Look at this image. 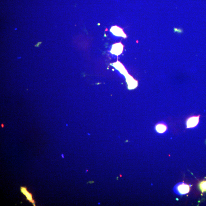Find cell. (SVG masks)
Wrapping results in <instances>:
<instances>
[{
    "mask_svg": "<svg viewBox=\"0 0 206 206\" xmlns=\"http://www.w3.org/2000/svg\"><path fill=\"white\" fill-rule=\"evenodd\" d=\"M173 190L175 194L183 195L188 194L190 190V186L183 182H179L174 186Z\"/></svg>",
    "mask_w": 206,
    "mask_h": 206,
    "instance_id": "obj_1",
    "label": "cell"
},
{
    "mask_svg": "<svg viewBox=\"0 0 206 206\" xmlns=\"http://www.w3.org/2000/svg\"><path fill=\"white\" fill-rule=\"evenodd\" d=\"M201 115L190 116L186 120V128H194L198 125Z\"/></svg>",
    "mask_w": 206,
    "mask_h": 206,
    "instance_id": "obj_2",
    "label": "cell"
},
{
    "mask_svg": "<svg viewBox=\"0 0 206 206\" xmlns=\"http://www.w3.org/2000/svg\"><path fill=\"white\" fill-rule=\"evenodd\" d=\"M124 46L121 42L116 43L113 45L110 52L113 54L118 55L123 52Z\"/></svg>",
    "mask_w": 206,
    "mask_h": 206,
    "instance_id": "obj_3",
    "label": "cell"
},
{
    "mask_svg": "<svg viewBox=\"0 0 206 206\" xmlns=\"http://www.w3.org/2000/svg\"><path fill=\"white\" fill-rule=\"evenodd\" d=\"M110 31L113 34L116 36L122 37L125 38H127L126 35L124 33L123 29L117 26L111 27Z\"/></svg>",
    "mask_w": 206,
    "mask_h": 206,
    "instance_id": "obj_4",
    "label": "cell"
},
{
    "mask_svg": "<svg viewBox=\"0 0 206 206\" xmlns=\"http://www.w3.org/2000/svg\"><path fill=\"white\" fill-rule=\"evenodd\" d=\"M20 190L22 194L25 195L26 199L30 203H32L34 206H36L35 202L33 200L32 194L28 191L26 187L22 186L20 187Z\"/></svg>",
    "mask_w": 206,
    "mask_h": 206,
    "instance_id": "obj_5",
    "label": "cell"
},
{
    "mask_svg": "<svg viewBox=\"0 0 206 206\" xmlns=\"http://www.w3.org/2000/svg\"><path fill=\"white\" fill-rule=\"evenodd\" d=\"M155 130L158 133H165L168 130L167 124L164 122H159L156 124Z\"/></svg>",
    "mask_w": 206,
    "mask_h": 206,
    "instance_id": "obj_6",
    "label": "cell"
},
{
    "mask_svg": "<svg viewBox=\"0 0 206 206\" xmlns=\"http://www.w3.org/2000/svg\"><path fill=\"white\" fill-rule=\"evenodd\" d=\"M128 86L130 85L129 88L130 89H133L135 88L137 86V81L133 78L131 76L129 75L128 77Z\"/></svg>",
    "mask_w": 206,
    "mask_h": 206,
    "instance_id": "obj_7",
    "label": "cell"
},
{
    "mask_svg": "<svg viewBox=\"0 0 206 206\" xmlns=\"http://www.w3.org/2000/svg\"><path fill=\"white\" fill-rule=\"evenodd\" d=\"M113 66L117 70H118L122 74H127V71L125 68L122 63L119 61H117L115 63H114Z\"/></svg>",
    "mask_w": 206,
    "mask_h": 206,
    "instance_id": "obj_8",
    "label": "cell"
},
{
    "mask_svg": "<svg viewBox=\"0 0 206 206\" xmlns=\"http://www.w3.org/2000/svg\"><path fill=\"white\" fill-rule=\"evenodd\" d=\"M199 186L202 192H206V181L201 182L199 185Z\"/></svg>",
    "mask_w": 206,
    "mask_h": 206,
    "instance_id": "obj_9",
    "label": "cell"
}]
</instances>
